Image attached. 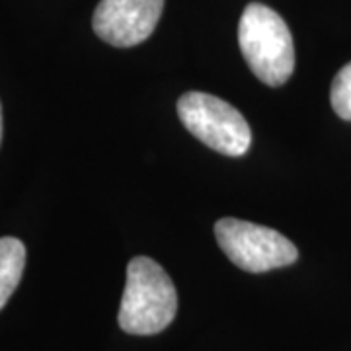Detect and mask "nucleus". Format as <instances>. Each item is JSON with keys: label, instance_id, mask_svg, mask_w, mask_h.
I'll use <instances>...</instances> for the list:
<instances>
[{"label": "nucleus", "instance_id": "nucleus-1", "mask_svg": "<svg viewBox=\"0 0 351 351\" xmlns=\"http://www.w3.org/2000/svg\"><path fill=\"white\" fill-rule=\"evenodd\" d=\"M178 313V295L162 265L137 256L127 265V283L117 314L123 332L133 336H152L162 332Z\"/></svg>", "mask_w": 351, "mask_h": 351}, {"label": "nucleus", "instance_id": "nucleus-2", "mask_svg": "<svg viewBox=\"0 0 351 351\" xmlns=\"http://www.w3.org/2000/svg\"><path fill=\"white\" fill-rule=\"evenodd\" d=\"M239 45L252 73L267 86H283L295 71V45L285 20L252 2L240 16Z\"/></svg>", "mask_w": 351, "mask_h": 351}, {"label": "nucleus", "instance_id": "nucleus-3", "mask_svg": "<svg viewBox=\"0 0 351 351\" xmlns=\"http://www.w3.org/2000/svg\"><path fill=\"white\" fill-rule=\"evenodd\" d=\"M178 115L184 127L209 149L242 156L252 145V131L244 115L228 101L205 92H188L178 100Z\"/></svg>", "mask_w": 351, "mask_h": 351}, {"label": "nucleus", "instance_id": "nucleus-4", "mask_svg": "<svg viewBox=\"0 0 351 351\" xmlns=\"http://www.w3.org/2000/svg\"><path fill=\"white\" fill-rule=\"evenodd\" d=\"M215 237L226 258L248 274H263L297 262V246L269 226L240 219H221Z\"/></svg>", "mask_w": 351, "mask_h": 351}, {"label": "nucleus", "instance_id": "nucleus-5", "mask_svg": "<svg viewBox=\"0 0 351 351\" xmlns=\"http://www.w3.org/2000/svg\"><path fill=\"white\" fill-rule=\"evenodd\" d=\"M162 8L164 0H100L92 27L113 47H133L151 38Z\"/></svg>", "mask_w": 351, "mask_h": 351}, {"label": "nucleus", "instance_id": "nucleus-6", "mask_svg": "<svg viewBox=\"0 0 351 351\" xmlns=\"http://www.w3.org/2000/svg\"><path fill=\"white\" fill-rule=\"evenodd\" d=\"M25 267V246L22 240L0 239V311L12 297Z\"/></svg>", "mask_w": 351, "mask_h": 351}, {"label": "nucleus", "instance_id": "nucleus-7", "mask_svg": "<svg viewBox=\"0 0 351 351\" xmlns=\"http://www.w3.org/2000/svg\"><path fill=\"white\" fill-rule=\"evenodd\" d=\"M330 101L341 119L351 121V63L339 71L330 90Z\"/></svg>", "mask_w": 351, "mask_h": 351}, {"label": "nucleus", "instance_id": "nucleus-8", "mask_svg": "<svg viewBox=\"0 0 351 351\" xmlns=\"http://www.w3.org/2000/svg\"><path fill=\"white\" fill-rule=\"evenodd\" d=\"M0 141H2V108H0Z\"/></svg>", "mask_w": 351, "mask_h": 351}]
</instances>
